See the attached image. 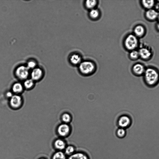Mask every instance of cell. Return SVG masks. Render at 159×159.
I'll list each match as a JSON object with an SVG mask.
<instances>
[{
    "label": "cell",
    "mask_w": 159,
    "mask_h": 159,
    "mask_svg": "<svg viewBox=\"0 0 159 159\" xmlns=\"http://www.w3.org/2000/svg\"><path fill=\"white\" fill-rule=\"evenodd\" d=\"M144 80L146 85L149 87H154L159 82V73L153 68H149L146 70Z\"/></svg>",
    "instance_id": "6da1fadb"
},
{
    "label": "cell",
    "mask_w": 159,
    "mask_h": 159,
    "mask_svg": "<svg viewBox=\"0 0 159 159\" xmlns=\"http://www.w3.org/2000/svg\"><path fill=\"white\" fill-rule=\"evenodd\" d=\"M30 74V70L26 66L24 65L18 66L15 72L16 77L19 79L24 81L28 78Z\"/></svg>",
    "instance_id": "7a4b0ae2"
},
{
    "label": "cell",
    "mask_w": 159,
    "mask_h": 159,
    "mask_svg": "<svg viewBox=\"0 0 159 159\" xmlns=\"http://www.w3.org/2000/svg\"><path fill=\"white\" fill-rule=\"evenodd\" d=\"M79 68L80 71L82 73L88 74L93 72L95 69V66L93 62L85 61L81 63Z\"/></svg>",
    "instance_id": "3957f363"
},
{
    "label": "cell",
    "mask_w": 159,
    "mask_h": 159,
    "mask_svg": "<svg viewBox=\"0 0 159 159\" xmlns=\"http://www.w3.org/2000/svg\"><path fill=\"white\" fill-rule=\"evenodd\" d=\"M125 44L126 48L130 50H133L137 47L138 40L134 35H130L126 38Z\"/></svg>",
    "instance_id": "277c9868"
},
{
    "label": "cell",
    "mask_w": 159,
    "mask_h": 159,
    "mask_svg": "<svg viewBox=\"0 0 159 159\" xmlns=\"http://www.w3.org/2000/svg\"><path fill=\"white\" fill-rule=\"evenodd\" d=\"M22 103V98L19 95L14 94L10 99V106L14 109L19 108L21 106Z\"/></svg>",
    "instance_id": "5b68a950"
},
{
    "label": "cell",
    "mask_w": 159,
    "mask_h": 159,
    "mask_svg": "<svg viewBox=\"0 0 159 159\" xmlns=\"http://www.w3.org/2000/svg\"><path fill=\"white\" fill-rule=\"evenodd\" d=\"M43 75V70L40 68L37 67L32 70L30 74L31 78L35 82L40 80Z\"/></svg>",
    "instance_id": "8992f818"
},
{
    "label": "cell",
    "mask_w": 159,
    "mask_h": 159,
    "mask_svg": "<svg viewBox=\"0 0 159 159\" xmlns=\"http://www.w3.org/2000/svg\"><path fill=\"white\" fill-rule=\"evenodd\" d=\"M145 71L144 66L140 64L134 65L132 68V72L133 74L137 76L144 75Z\"/></svg>",
    "instance_id": "52a82bcc"
},
{
    "label": "cell",
    "mask_w": 159,
    "mask_h": 159,
    "mask_svg": "<svg viewBox=\"0 0 159 159\" xmlns=\"http://www.w3.org/2000/svg\"><path fill=\"white\" fill-rule=\"evenodd\" d=\"M70 127L66 123L62 124L59 126L58 129V131L59 134L62 137H65L70 131Z\"/></svg>",
    "instance_id": "ba28073f"
},
{
    "label": "cell",
    "mask_w": 159,
    "mask_h": 159,
    "mask_svg": "<svg viewBox=\"0 0 159 159\" xmlns=\"http://www.w3.org/2000/svg\"><path fill=\"white\" fill-rule=\"evenodd\" d=\"M131 122V118L128 116L124 115L122 116L119 121V124L122 128L129 127Z\"/></svg>",
    "instance_id": "9c48e42d"
},
{
    "label": "cell",
    "mask_w": 159,
    "mask_h": 159,
    "mask_svg": "<svg viewBox=\"0 0 159 159\" xmlns=\"http://www.w3.org/2000/svg\"><path fill=\"white\" fill-rule=\"evenodd\" d=\"M24 88L23 84L19 82H16L12 86V92L15 94L19 95L23 91Z\"/></svg>",
    "instance_id": "30bf717a"
},
{
    "label": "cell",
    "mask_w": 159,
    "mask_h": 159,
    "mask_svg": "<svg viewBox=\"0 0 159 159\" xmlns=\"http://www.w3.org/2000/svg\"><path fill=\"white\" fill-rule=\"evenodd\" d=\"M139 56L144 59L149 58L151 55L150 51L147 49L145 48L141 49L139 52Z\"/></svg>",
    "instance_id": "8fae6325"
},
{
    "label": "cell",
    "mask_w": 159,
    "mask_h": 159,
    "mask_svg": "<svg viewBox=\"0 0 159 159\" xmlns=\"http://www.w3.org/2000/svg\"><path fill=\"white\" fill-rule=\"evenodd\" d=\"M70 59L71 62L74 65L80 64L81 62V58L78 54L73 55L70 57Z\"/></svg>",
    "instance_id": "7c38bea8"
},
{
    "label": "cell",
    "mask_w": 159,
    "mask_h": 159,
    "mask_svg": "<svg viewBox=\"0 0 159 159\" xmlns=\"http://www.w3.org/2000/svg\"><path fill=\"white\" fill-rule=\"evenodd\" d=\"M158 13L156 11L152 9H149L146 13V16L150 20H153L158 17Z\"/></svg>",
    "instance_id": "4fadbf2b"
},
{
    "label": "cell",
    "mask_w": 159,
    "mask_h": 159,
    "mask_svg": "<svg viewBox=\"0 0 159 159\" xmlns=\"http://www.w3.org/2000/svg\"><path fill=\"white\" fill-rule=\"evenodd\" d=\"M35 82V81L31 78H28L24 81V82L23 85L24 88L29 89L34 87Z\"/></svg>",
    "instance_id": "5bb4252c"
},
{
    "label": "cell",
    "mask_w": 159,
    "mask_h": 159,
    "mask_svg": "<svg viewBox=\"0 0 159 159\" xmlns=\"http://www.w3.org/2000/svg\"><path fill=\"white\" fill-rule=\"evenodd\" d=\"M69 159H88L86 155L81 153H78L71 155Z\"/></svg>",
    "instance_id": "9a60e30c"
},
{
    "label": "cell",
    "mask_w": 159,
    "mask_h": 159,
    "mask_svg": "<svg viewBox=\"0 0 159 159\" xmlns=\"http://www.w3.org/2000/svg\"><path fill=\"white\" fill-rule=\"evenodd\" d=\"M55 146L58 149L62 150L65 149L66 144L65 142L60 139L57 140L55 143Z\"/></svg>",
    "instance_id": "2e32d148"
},
{
    "label": "cell",
    "mask_w": 159,
    "mask_h": 159,
    "mask_svg": "<svg viewBox=\"0 0 159 159\" xmlns=\"http://www.w3.org/2000/svg\"><path fill=\"white\" fill-rule=\"evenodd\" d=\"M145 32V30L143 27L141 26H138L136 27L134 29V32L135 34L138 36H142Z\"/></svg>",
    "instance_id": "e0dca14e"
},
{
    "label": "cell",
    "mask_w": 159,
    "mask_h": 159,
    "mask_svg": "<svg viewBox=\"0 0 159 159\" xmlns=\"http://www.w3.org/2000/svg\"><path fill=\"white\" fill-rule=\"evenodd\" d=\"M97 4V1L95 0L87 1L85 2V6L87 8L91 10L94 9Z\"/></svg>",
    "instance_id": "ac0fdd59"
},
{
    "label": "cell",
    "mask_w": 159,
    "mask_h": 159,
    "mask_svg": "<svg viewBox=\"0 0 159 159\" xmlns=\"http://www.w3.org/2000/svg\"><path fill=\"white\" fill-rule=\"evenodd\" d=\"M142 3L144 7L150 9L153 6L154 4L153 1H143Z\"/></svg>",
    "instance_id": "d6986e66"
},
{
    "label": "cell",
    "mask_w": 159,
    "mask_h": 159,
    "mask_svg": "<svg viewBox=\"0 0 159 159\" xmlns=\"http://www.w3.org/2000/svg\"><path fill=\"white\" fill-rule=\"evenodd\" d=\"M89 14L90 17L92 18L96 19L99 17L100 13L98 9H94L91 10Z\"/></svg>",
    "instance_id": "ffe728a7"
},
{
    "label": "cell",
    "mask_w": 159,
    "mask_h": 159,
    "mask_svg": "<svg viewBox=\"0 0 159 159\" xmlns=\"http://www.w3.org/2000/svg\"><path fill=\"white\" fill-rule=\"evenodd\" d=\"M53 159H66L65 154L62 152H58L55 154Z\"/></svg>",
    "instance_id": "44dd1931"
},
{
    "label": "cell",
    "mask_w": 159,
    "mask_h": 159,
    "mask_svg": "<svg viewBox=\"0 0 159 159\" xmlns=\"http://www.w3.org/2000/svg\"><path fill=\"white\" fill-rule=\"evenodd\" d=\"M36 66L37 63L36 62L33 60H31L28 62L26 66L30 70H32L36 67Z\"/></svg>",
    "instance_id": "7402d4cb"
},
{
    "label": "cell",
    "mask_w": 159,
    "mask_h": 159,
    "mask_svg": "<svg viewBox=\"0 0 159 159\" xmlns=\"http://www.w3.org/2000/svg\"><path fill=\"white\" fill-rule=\"evenodd\" d=\"M62 121L65 123H69L70 122L71 120V117L70 115L68 113H64L62 116Z\"/></svg>",
    "instance_id": "603a6c76"
},
{
    "label": "cell",
    "mask_w": 159,
    "mask_h": 159,
    "mask_svg": "<svg viewBox=\"0 0 159 159\" xmlns=\"http://www.w3.org/2000/svg\"><path fill=\"white\" fill-rule=\"evenodd\" d=\"M75 151L74 147L72 146L67 147L65 150V153L67 155H72Z\"/></svg>",
    "instance_id": "cb8c5ba5"
},
{
    "label": "cell",
    "mask_w": 159,
    "mask_h": 159,
    "mask_svg": "<svg viewBox=\"0 0 159 159\" xmlns=\"http://www.w3.org/2000/svg\"><path fill=\"white\" fill-rule=\"evenodd\" d=\"M139 56V52L135 51H132L130 54L131 57L133 59H137Z\"/></svg>",
    "instance_id": "d4e9b609"
},
{
    "label": "cell",
    "mask_w": 159,
    "mask_h": 159,
    "mask_svg": "<svg viewBox=\"0 0 159 159\" xmlns=\"http://www.w3.org/2000/svg\"><path fill=\"white\" fill-rule=\"evenodd\" d=\"M117 133L119 137L122 138L125 135L126 131L124 128H121L118 130Z\"/></svg>",
    "instance_id": "484cf974"
},
{
    "label": "cell",
    "mask_w": 159,
    "mask_h": 159,
    "mask_svg": "<svg viewBox=\"0 0 159 159\" xmlns=\"http://www.w3.org/2000/svg\"><path fill=\"white\" fill-rule=\"evenodd\" d=\"M13 93L11 92H8L6 94V97L10 99L13 96Z\"/></svg>",
    "instance_id": "4316f807"
},
{
    "label": "cell",
    "mask_w": 159,
    "mask_h": 159,
    "mask_svg": "<svg viewBox=\"0 0 159 159\" xmlns=\"http://www.w3.org/2000/svg\"><path fill=\"white\" fill-rule=\"evenodd\" d=\"M157 28L159 30V24L157 25Z\"/></svg>",
    "instance_id": "83f0119b"
},
{
    "label": "cell",
    "mask_w": 159,
    "mask_h": 159,
    "mask_svg": "<svg viewBox=\"0 0 159 159\" xmlns=\"http://www.w3.org/2000/svg\"><path fill=\"white\" fill-rule=\"evenodd\" d=\"M158 20L159 21V16L158 17Z\"/></svg>",
    "instance_id": "f1b7e54d"
},
{
    "label": "cell",
    "mask_w": 159,
    "mask_h": 159,
    "mask_svg": "<svg viewBox=\"0 0 159 159\" xmlns=\"http://www.w3.org/2000/svg\"></svg>",
    "instance_id": "f546056e"
}]
</instances>
